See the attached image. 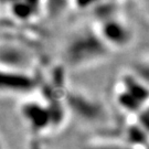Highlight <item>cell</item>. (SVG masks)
<instances>
[{
    "label": "cell",
    "mask_w": 149,
    "mask_h": 149,
    "mask_svg": "<svg viewBox=\"0 0 149 149\" xmlns=\"http://www.w3.org/2000/svg\"><path fill=\"white\" fill-rule=\"evenodd\" d=\"M37 5H39V3H33V2H12V3H10V12L17 20L27 21L30 18L37 15V10H34V7Z\"/></svg>",
    "instance_id": "cell-6"
},
{
    "label": "cell",
    "mask_w": 149,
    "mask_h": 149,
    "mask_svg": "<svg viewBox=\"0 0 149 149\" xmlns=\"http://www.w3.org/2000/svg\"><path fill=\"white\" fill-rule=\"evenodd\" d=\"M1 61L2 65L8 63V70L10 71H22L28 68V63L30 61V56L22 49L18 48V45L11 43H2L1 45Z\"/></svg>",
    "instance_id": "cell-4"
},
{
    "label": "cell",
    "mask_w": 149,
    "mask_h": 149,
    "mask_svg": "<svg viewBox=\"0 0 149 149\" xmlns=\"http://www.w3.org/2000/svg\"><path fill=\"white\" fill-rule=\"evenodd\" d=\"M36 86V82L30 75L22 71H10L2 70V91L16 92V93H28Z\"/></svg>",
    "instance_id": "cell-3"
},
{
    "label": "cell",
    "mask_w": 149,
    "mask_h": 149,
    "mask_svg": "<svg viewBox=\"0 0 149 149\" xmlns=\"http://www.w3.org/2000/svg\"><path fill=\"white\" fill-rule=\"evenodd\" d=\"M21 114L33 129H42L48 125L49 112L38 104H26Z\"/></svg>",
    "instance_id": "cell-5"
},
{
    "label": "cell",
    "mask_w": 149,
    "mask_h": 149,
    "mask_svg": "<svg viewBox=\"0 0 149 149\" xmlns=\"http://www.w3.org/2000/svg\"><path fill=\"white\" fill-rule=\"evenodd\" d=\"M93 28L111 50L125 49L133 42V29L117 12L98 18Z\"/></svg>",
    "instance_id": "cell-2"
},
{
    "label": "cell",
    "mask_w": 149,
    "mask_h": 149,
    "mask_svg": "<svg viewBox=\"0 0 149 149\" xmlns=\"http://www.w3.org/2000/svg\"><path fill=\"white\" fill-rule=\"evenodd\" d=\"M111 51L92 27L70 34L62 48V58L68 66L79 69L107 59Z\"/></svg>",
    "instance_id": "cell-1"
}]
</instances>
